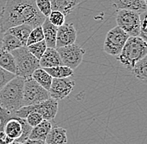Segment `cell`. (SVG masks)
I'll return each mask as SVG.
<instances>
[{
	"instance_id": "cell-27",
	"label": "cell",
	"mask_w": 147,
	"mask_h": 144,
	"mask_svg": "<svg viewBox=\"0 0 147 144\" xmlns=\"http://www.w3.org/2000/svg\"><path fill=\"white\" fill-rule=\"evenodd\" d=\"M35 3L39 12L45 18H48L52 12L50 1L49 0H35Z\"/></svg>"
},
{
	"instance_id": "cell-21",
	"label": "cell",
	"mask_w": 147,
	"mask_h": 144,
	"mask_svg": "<svg viewBox=\"0 0 147 144\" xmlns=\"http://www.w3.org/2000/svg\"><path fill=\"white\" fill-rule=\"evenodd\" d=\"M131 72L140 81L147 83V54L136 63Z\"/></svg>"
},
{
	"instance_id": "cell-16",
	"label": "cell",
	"mask_w": 147,
	"mask_h": 144,
	"mask_svg": "<svg viewBox=\"0 0 147 144\" xmlns=\"http://www.w3.org/2000/svg\"><path fill=\"white\" fill-rule=\"evenodd\" d=\"M53 125L51 123V121L43 120L38 125L33 127L30 134L28 136V138L30 139H37V140H42L45 141L46 137L52 129Z\"/></svg>"
},
{
	"instance_id": "cell-3",
	"label": "cell",
	"mask_w": 147,
	"mask_h": 144,
	"mask_svg": "<svg viewBox=\"0 0 147 144\" xmlns=\"http://www.w3.org/2000/svg\"><path fill=\"white\" fill-rule=\"evenodd\" d=\"M146 54V42L140 36L129 37L116 59L122 66L131 71L136 63Z\"/></svg>"
},
{
	"instance_id": "cell-15",
	"label": "cell",
	"mask_w": 147,
	"mask_h": 144,
	"mask_svg": "<svg viewBox=\"0 0 147 144\" xmlns=\"http://www.w3.org/2000/svg\"><path fill=\"white\" fill-rule=\"evenodd\" d=\"M45 144H67V130L60 127H54L45 139Z\"/></svg>"
},
{
	"instance_id": "cell-10",
	"label": "cell",
	"mask_w": 147,
	"mask_h": 144,
	"mask_svg": "<svg viewBox=\"0 0 147 144\" xmlns=\"http://www.w3.org/2000/svg\"><path fill=\"white\" fill-rule=\"evenodd\" d=\"M75 82L69 78H53L49 90L50 98L59 101L66 98L73 91Z\"/></svg>"
},
{
	"instance_id": "cell-28",
	"label": "cell",
	"mask_w": 147,
	"mask_h": 144,
	"mask_svg": "<svg viewBox=\"0 0 147 144\" xmlns=\"http://www.w3.org/2000/svg\"><path fill=\"white\" fill-rule=\"evenodd\" d=\"M15 77V74L8 72L0 67V91L10 80H12Z\"/></svg>"
},
{
	"instance_id": "cell-30",
	"label": "cell",
	"mask_w": 147,
	"mask_h": 144,
	"mask_svg": "<svg viewBox=\"0 0 147 144\" xmlns=\"http://www.w3.org/2000/svg\"><path fill=\"white\" fill-rule=\"evenodd\" d=\"M140 37L147 43V12L140 14Z\"/></svg>"
},
{
	"instance_id": "cell-14",
	"label": "cell",
	"mask_w": 147,
	"mask_h": 144,
	"mask_svg": "<svg viewBox=\"0 0 147 144\" xmlns=\"http://www.w3.org/2000/svg\"><path fill=\"white\" fill-rule=\"evenodd\" d=\"M42 29L45 36V41L48 48H56V38L58 27L53 25L48 18H45L44 23L42 24Z\"/></svg>"
},
{
	"instance_id": "cell-29",
	"label": "cell",
	"mask_w": 147,
	"mask_h": 144,
	"mask_svg": "<svg viewBox=\"0 0 147 144\" xmlns=\"http://www.w3.org/2000/svg\"><path fill=\"white\" fill-rule=\"evenodd\" d=\"M25 120L28 124L31 127H34L37 125H38L44 120V118L38 113H30L27 117H25Z\"/></svg>"
},
{
	"instance_id": "cell-6",
	"label": "cell",
	"mask_w": 147,
	"mask_h": 144,
	"mask_svg": "<svg viewBox=\"0 0 147 144\" xmlns=\"http://www.w3.org/2000/svg\"><path fill=\"white\" fill-rule=\"evenodd\" d=\"M50 98L49 91L37 83L31 77L24 80V106L38 104Z\"/></svg>"
},
{
	"instance_id": "cell-25",
	"label": "cell",
	"mask_w": 147,
	"mask_h": 144,
	"mask_svg": "<svg viewBox=\"0 0 147 144\" xmlns=\"http://www.w3.org/2000/svg\"><path fill=\"white\" fill-rule=\"evenodd\" d=\"M43 40H45V36H44L42 26L34 27V28H33V30L31 31V33L28 36L26 47L38 43V42H41Z\"/></svg>"
},
{
	"instance_id": "cell-22",
	"label": "cell",
	"mask_w": 147,
	"mask_h": 144,
	"mask_svg": "<svg viewBox=\"0 0 147 144\" xmlns=\"http://www.w3.org/2000/svg\"><path fill=\"white\" fill-rule=\"evenodd\" d=\"M46 72H48L53 78H70L73 76L74 70L71 68L64 66L60 65L54 68H45Z\"/></svg>"
},
{
	"instance_id": "cell-5",
	"label": "cell",
	"mask_w": 147,
	"mask_h": 144,
	"mask_svg": "<svg viewBox=\"0 0 147 144\" xmlns=\"http://www.w3.org/2000/svg\"><path fill=\"white\" fill-rule=\"evenodd\" d=\"M58 101L53 98H49L38 104L24 106L17 112H15V113L20 118H25L30 113H38L43 117L45 120L51 121L55 118L58 113Z\"/></svg>"
},
{
	"instance_id": "cell-23",
	"label": "cell",
	"mask_w": 147,
	"mask_h": 144,
	"mask_svg": "<svg viewBox=\"0 0 147 144\" xmlns=\"http://www.w3.org/2000/svg\"><path fill=\"white\" fill-rule=\"evenodd\" d=\"M1 48L9 51V52H12L13 50H16L19 48L23 47L22 44L20 43V41L18 40L17 38L14 36L4 33L3 37L2 38V42H1Z\"/></svg>"
},
{
	"instance_id": "cell-20",
	"label": "cell",
	"mask_w": 147,
	"mask_h": 144,
	"mask_svg": "<svg viewBox=\"0 0 147 144\" xmlns=\"http://www.w3.org/2000/svg\"><path fill=\"white\" fill-rule=\"evenodd\" d=\"M31 78L36 82L37 83H38L41 87L45 88L46 90H49L53 78L46 72L45 68H37L36 70L33 72Z\"/></svg>"
},
{
	"instance_id": "cell-4",
	"label": "cell",
	"mask_w": 147,
	"mask_h": 144,
	"mask_svg": "<svg viewBox=\"0 0 147 144\" xmlns=\"http://www.w3.org/2000/svg\"><path fill=\"white\" fill-rule=\"evenodd\" d=\"M16 63V76L27 78H30L37 68H40L39 60L31 54L26 46L21 47L11 52Z\"/></svg>"
},
{
	"instance_id": "cell-9",
	"label": "cell",
	"mask_w": 147,
	"mask_h": 144,
	"mask_svg": "<svg viewBox=\"0 0 147 144\" xmlns=\"http://www.w3.org/2000/svg\"><path fill=\"white\" fill-rule=\"evenodd\" d=\"M56 49L61 58L63 65L71 68L72 70L75 69L81 64L84 55L85 54V50L75 44L58 48Z\"/></svg>"
},
{
	"instance_id": "cell-2",
	"label": "cell",
	"mask_w": 147,
	"mask_h": 144,
	"mask_svg": "<svg viewBox=\"0 0 147 144\" xmlns=\"http://www.w3.org/2000/svg\"><path fill=\"white\" fill-rule=\"evenodd\" d=\"M25 78L16 76L0 91V106L15 113L24 107V86Z\"/></svg>"
},
{
	"instance_id": "cell-26",
	"label": "cell",
	"mask_w": 147,
	"mask_h": 144,
	"mask_svg": "<svg viewBox=\"0 0 147 144\" xmlns=\"http://www.w3.org/2000/svg\"><path fill=\"white\" fill-rule=\"evenodd\" d=\"M48 19L53 25H55L57 27H60L65 23V16L64 13H62L59 11L52 10L51 13L48 17Z\"/></svg>"
},
{
	"instance_id": "cell-7",
	"label": "cell",
	"mask_w": 147,
	"mask_h": 144,
	"mask_svg": "<svg viewBox=\"0 0 147 144\" xmlns=\"http://www.w3.org/2000/svg\"><path fill=\"white\" fill-rule=\"evenodd\" d=\"M117 26L124 30L129 37L140 36V15L129 10H118L116 14Z\"/></svg>"
},
{
	"instance_id": "cell-24",
	"label": "cell",
	"mask_w": 147,
	"mask_h": 144,
	"mask_svg": "<svg viewBox=\"0 0 147 144\" xmlns=\"http://www.w3.org/2000/svg\"><path fill=\"white\" fill-rule=\"evenodd\" d=\"M28 51L33 54L36 58H38V60L41 58V57L43 56V54H45V52L47 49V45H46V43L45 40L41 41V42H38L36 44H31V45L27 46Z\"/></svg>"
},
{
	"instance_id": "cell-31",
	"label": "cell",
	"mask_w": 147,
	"mask_h": 144,
	"mask_svg": "<svg viewBox=\"0 0 147 144\" xmlns=\"http://www.w3.org/2000/svg\"><path fill=\"white\" fill-rule=\"evenodd\" d=\"M13 142V139L9 137L3 132L0 131V144H11Z\"/></svg>"
},
{
	"instance_id": "cell-17",
	"label": "cell",
	"mask_w": 147,
	"mask_h": 144,
	"mask_svg": "<svg viewBox=\"0 0 147 144\" xmlns=\"http://www.w3.org/2000/svg\"><path fill=\"white\" fill-rule=\"evenodd\" d=\"M54 11H59L64 16L69 14L81 0H49Z\"/></svg>"
},
{
	"instance_id": "cell-18",
	"label": "cell",
	"mask_w": 147,
	"mask_h": 144,
	"mask_svg": "<svg viewBox=\"0 0 147 144\" xmlns=\"http://www.w3.org/2000/svg\"><path fill=\"white\" fill-rule=\"evenodd\" d=\"M33 28L34 27H31L30 25L22 24V25H18L16 27H11L9 30H7L5 33H9L15 38H17L20 41V43L22 44L23 47H24L27 44L28 38V36H29L31 31L33 30Z\"/></svg>"
},
{
	"instance_id": "cell-19",
	"label": "cell",
	"mask_w": 147,
	"mask_h": 144,
	"mask_svg": "<svg viewBox=\"0 0 147 144\" xmlns=\"http://www.w3.org/2000/svg\"><path fill=\"white\" fill-rule=\"evenodd\" d=\"M0 67L6 71L16 75V63L13 54H11V52L2 48H0Z\"/></svg>"
},
{
	"instance_id": "cell-1",
	"label": "cell",
	"mask_w": 147,
	"mask_h": 144,
	"mask_svg": "<svg viewBox=\"0 0 147 144\" xmlns=\"http://www.w3.org/2000/svg\"><path fill=\"white\" fill-rule=\"evenodd\" d=\"M45 18L37 8L35 0H7L0 13V31L4 33L22 24L34 28L42 26Z\"/></svg>"
},
{
	"instance_id": "cell-32",
	"label": "cell",
	"mask_w": 147,
	"mask_h": 144,
	"mask_svg": "<svg viewBox=\"0 0 147 144\" xmlns=\"http://www.w3.org/2000/svg\"><path fill=\"white\" fill-rule=\"evenodd\" d=\"M24 144H45V141H42V140H37V139H30V138H28L24 141Z\"/></svg>"
},
{
	"instance_id": "cell-33",
	"label": "cell",
	"mask_w": 147,
	"mask_h": 144,
	"mask_svg": "<svg viewBox=\"0 0 147 144\" xmlns=\"http://www.w3.org/2000/svg\"><path fill=\"white\" fill-rule=\"evenodd\" d=\"M11 144H24V143H21V142H18V141H13Z\"/></svg>"
},
{
	"instance_id": "cell-11",
	"label": "cell",
	"mask_w": 147,
	"mask_h": 144,
	"mask_svg": "<svg viewBox=\"0 0 147 144\" xmlns=\"http://www.w3.org/2000/svg\"><path fill=\"white\" fill-rule=\"evenodd\" d=\"M77 38V32L72 23H64L58 27L56 48L72 45L75 43Z\"/></svg>"
},
{
	"instance_id": "cell-12",
	"label": "cell",
	"mask_w": 147,
	"mask_h": 144,
	"mask_svg": "<svg viewBox=\"0 0 147 144\" xmlns=\"http://www.w3.org/2000/svg\"><path fill=\"white\" fill-rule=\"evenodd\" d=\"M113 7L117 11L129 10L140 15L147 12V4L144 0H113Z\"/></svg>"
},
{
	"instance_id": "cell-13",
	"label": "cell",
	"mask_w": 147,
	"mask_h": 144,
	"mask_svg": "<svg viewBox=\"0 0 147 144\" xmlns=\"http://www.w3.org/2000/svg\"><path fill=\"white\" fill-rule=\"evenodd\" d=\"M39 65L42 68H49L63 65V63L56 48H47L45 54L39 59Z\"/></svg>"
},
{
	"instance_id": "cell-34",
	"label": "cell",
	"mask_w": 147,
	"mask_h": 144,
	"mask_svg": "<svg viewBox=\"0 0 147 144\" xmlns=\"http://www.w3.org/2000/svg\"><path fill=\"white\" fill-rule=\"evenodd\" d=\"M144 1L146 2V4H147V0H144Z\"/></svg>"
},
{
	"instance_id": "cell-8",
	"label": "cell",
	"mask_w": 147,
	"mask_h": 144,
	"mask_svg": "<svg viewBox=\"0 0 147 144\" xmlns=\"http://www.w3.org/2000/svg\"><path fill=\"white\" fill-rule=\"evenodd\" d=\"M129 36L118 26L107 33L104 43V51L111 56L117 57L125 46Z\"/></svg>"
}]
</instances>
